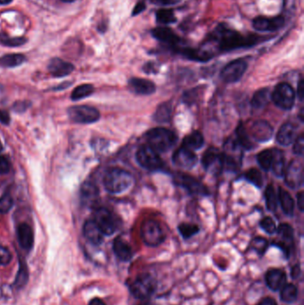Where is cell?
<instances>
[{
	"label": "cell",
	"instance_id": "obj_45",
	"mask_svg": "<svg viewBox=\"0 0 304 305\" xmlns=\"http://www.w3.org/2000/svg\"><path fill=\"white\" fill-rule=\"evenodd\" d=\"M260 225H261V229L269 235H273L277 231V226H276L275 222L270 217H265V218L262 219L261 222H260Z\"/></svg>",
	"mask_w": 304,
	"mask_h": 305
},
{
	"label": "cell",
	"instance_id": "obj_58",
	"mask_svg": "<svg viewBox=\"0 0 304 305\" xmlns=\"http://www.w3.org/2000/svg\"><path fill=\"white\" fill-rule=\"evenodd\" d=\"M71 85H72V82H64V83L60 84L59 86H56V87H53V88H52V90H63V89H65V88H67V87H70Z\"/></svg>",
	"mask_w": 304,
	"mask_h": 305
},
{
	"label": "cell",
	"instance_id": "obj_61",
	"mask_svg": "<svg viewBox=\"0 0 304 305\" xmlns=\"http://www.w3.org/2000/svg\"><path fill=\"white\" fill-rule=\"evenodd\" d=\"M61 1L65 2V3H73L75 0H61Z\"/></svg>",
	"mask_w": 304,
	"mask_h": 305
},
{
	"label": "cell",
	"instance_id": "obj_34",
	"mask_svg": "<svg viewBox=\"0 0 304 305\" xmlns=\"http://www.w3.org/2000/svg\"><path fill=\"white\" fill-rule=\"evenodd\" d=\"M171 105L169 103H163L161 104L159 107L156 109V113L154 114V120L163 124L167 123L170 120V115H171Z\"/></svg>",
	"mask_w": 304,
	"mask_h": 305
},
{
	"label": "cell",
	"instance_id": "obj_44",
	"mask_svg": "<svg viewBox=\"0 0 304 305\" xmlns=\"http://www.w3.org/2000/svg\"><path fill=\"white\" fill-rule=\"evenodd\" d=\"M14 206V199L10 194H5L0 197V214H8Z\"/></svg>",
	"mask_w": 304,
	"mask_h": 305
},
{
	"label": "cell",
	"instance_id": "obj_42",
	"mask_svg": "<svg viewBox=\"0 0 304 305\" xmlns=\"http://www.w3.org/2000/svg\"><path fill=\"white\" fill-rule=\"evenodd\" d=\"M177 229L182 237L185 239H189L199 232V227L190 223H181L180 225L177 227Z\"/></svg>",
	"mask_w": 304,
	"mask_h": 305
},
{
	"label": "cell",
	"instance_id": "obj_21",
	"mask_svg": "<svg viewBox=\"0 0 304 305\" xmlns=\"http://www.w3.org/2000/svg\"><path fill=\"white\" fill-rule=\"evenodd\" d=\"M129 87L133 93L143 96H149L156 92V84L151 80L142 78H131L129 80Z\"/></svg>",
	"mask_w": 304,
	"mask_h": 305
},
{
	"label": "cell",
	"instance_id": "obj_28",
	"mask_svg": "<svg viewBox=\"0 0 304 305\" xmlns=\"http://www.w3.org/2000/svg\"><path fill=\"white\" fill-rule=\"evenodd\" d=\"M270 98H271V94L268 87L261 88L255 92L251 102V105L254 109H262L268 105Z\"/></svg>",
	"mask_w": 304,
	"mask_h": 305
},
{
	"label": "cell",
	"instance_id": "obj_48",
	"mask_svg": "<svg viewBox=\"0 0 304 305\" xmlns=\"http://www.w3.org/2000/svg\"><path fill=\"white\" fill-rule=\"evenodd\" d=\"M11 170V163L6 157H0V175L8 174Z\"/></svg>",
	"mask_w": 304,
	"mask_h": 305
},
{
	"label": "cell",
	"instance_id": "obj_43",
	"mask_svg": "<svg viewBox=\"0 0 304 305\" xmlns=\"http://www.w3.org/2000/svg\"><path fill=\"white\" fill-rule=\"evenodd\" d=\"M251 247L260 256H262L268 249V241L263 237H256L253 240Z\"/></svg>",
	"mask_w": 304,
	"mask_h": 305
},
{
	"label": "cell",
	"instance_id": "obj_62",
	"mask_svg": "<svg viewBox=\"0 0 304 305\" xmlns=\"http://www.w3.org/2000/svg\"><path fill=\"white\" fill-rule=\"evenodd\" d=\"M3 150V145H2V143L0 141V152Z\"/></svg>",
	"mask_w": 304,
	"mask_h": 305
},
{
	"label": "cell",
	"instance_id": "obj_6",
	"mask_svg": "<svg viewBox=\"0 0 304 305\" xmlns=\"http://www.w3.org/2000/svg\"><path fill=\"white\" fill-rule=\"evenodd\" d=\"M136 160L141 167L148 171L161 170L163 166V162L156 150L148 145H142L136 154Z\"/></svg>",
	"mask_w": 304,
	"mask_h": 305
},
{
	"label": "cell",
	"instance_id": "obj_40",
	"mask_svg": "<svg viewBox=\"0 0 304 305\" xmlns=\"http://www.w3.org/2000/svg\"><path fill=\"white\" fill-rule=\"evenodd\" d=\"M245 178L258 189H261L263 185V178H262L261 171L255 168H252L250 170H248L245 173Z\"/></svg>",
	"mask_w": 304,
	"mask_h": 305
},
{
	"label": "cell",
	"instance_id": "obj_32",
	"mask_svg": "<svg viewBox=\"0 0 304 305\" xmlns=\"http://www.w3.org/2000/svg\"><path fill=\"white\" fill-rule=\"evenodd\" d=\"M25 55L22 54H8L0 58V66L5 68H14L25 62Z\"/></svg>",
	"mask_w": 304,
	"mask_h": 305
},
{
	"label": "cell",
	"instance_id": "obj_25",
	"mask_svg": "<svg viewBox=\"0 0 304 305\" xmlns=\"http://www.w3.org/2000/svg\"><path fill=\"white\" fill-rule=\"evenodd\" d=\"M113 252L117 258H119L123 262H129L132 259L133 252L131 246L128 242L123 239L121 237H117L113 241Z\"/></svg>",
	"mask_w": 304,
	"mask_h": 305
},
{
	"label": "cell",
	"instance_id": "obj_47",
	"mask_svg": "<svg viewBox=\"0 0 304 305\" xmlns=\"http://www.w3.org/2000/svg\"><path fill=\"white\" fill-rule=\"evenodd\" d=\"M303 149H304V138L303 135L301 134L297 137L295 138V141L293 144V152L297 156H300L301 157L303 155Z\"/></svg>",
	"mask_w": 304,
	"mask_h": 305
},
{
	"label": "cell",
	"instance_id": "obj_20",
	"mask_svg": "<svg viewBox=\"0 0 304 305\" xmlns=\"http://www.w3.org/2000/svg\"><path fill=\"white\" fill-rule=\"evenodd\" d=\"M16 236L20 247L23 250L31 251L34 246V232L27 223H21L16 228Z\"/></svg>",
	"mask_w": 304,
	"mask_h": 305
},
{
	"label": "cell",
	"instance_id": "obj_8",
	"mask_svg": "<svg viewBox=\"0 0 304 305\" xmlns=\"http://www.w3.org/2000/svg\"><path fill=\"white\" fill-rule=\"evenodd\" d=\"M67 113L70 120L75 124H94L100 119L99 111L90 106H71L67 110Z\"/></svg>",
	"mask_w": 304,
	"mask_h": 305
},
{
	"label": "cell",
	"instance_id": "obj_27",
	"mask_svg": "<svg viewBox=\"0 0 304 305\" xmlns=\"http://www.w3.org/2000/svg\"><path fill=\"white\" fill-rule=\"evenodd\" d=\"M204 138L200 131H193L191 134L188 135L182 142V146L191 151L198 150L203 146Z\"/></svg>",
	"mask_w": 304,
	"mask_h": 305
},
{
	"label": "cell",
	"instance_id": "obj_39",
	"mask_svg": "<svg viewBox=\"0 0 304 305\" xmlns=\"http://www.w3.org/2000/svg\"><path fill=\"white\" fill-rule=\"evenodd\" d=\"M236 137H237V143H238L239 146L247 149V150L253 148L254 145L248 137L247 131H246V129L242 124H240L236 130Z\"/></svg>",
	"mask_w": 304,
	"mask_h": 305
},
{
	"label": "cell",
	"instance_id": "obj_37",
	"mask_svg": "<svg viewBox=\"0 0 304 305\" xmlns=\"http://www.w3.org/2000/svg\"><path fill=\"white\" fill-rule=\"evenodd\" d=\"M265 201H266V206L268 211H276L278 208L279 198L276 194L275 189L272 185L267 186L265 190Z\"/></svg>",
	"mask_w": 304,
	"mask_h": 305
},
{
	"label": "cell",
	"instance_id": "obj_24",
	"mask_svg": "<svg viewBox=\"0 0 304 305\" xmlns=\"http://www.w3.org/2000/svg\"><path fill=\"white\" fill-rule=\"evenodd\" d=\"M296 138V128L293 124L286 123L280 127L277 134V141L284 146L293 144Z\"/></svg>",
	"mask_w": 304,
	"mask_h": 305
},
{
	"label": "cell",
	"instance_id": "obj_57",
	"mask_svg": "<svg viewBox=\"0 0 304 305\" xmlns=\"http://www.w3.org/2000/svg\"><path fill=\"white\" fill-rule=\"evenodd\" d=\"M258 305H277V302L273 298L266 297Z\"/></svg>",
	"mask_w": 304,
	"mask_h": 305
},
{
	"label": "cell",
	"instance_id": "obj_10",
	"mask_svg": "<svg viewBox=\"0 0 304 305\" xmlns=\"http://www.w3.org/2000/svg\"><path fill=\"white\" fill-rule=\"evenodd\" d=\"M247 67L248 65L245 59H235L222 69L221 78L226 83L237 82L247 72Z\"/></svg>",
	"mask_w": 304,
	"mask_h": 305
},
{
	"label": "cell",
	"instance_id": "obj_12",
	"mask_svg": "<svg viewBox=\"0 0 304 305\" xmlns=\"http://www.w3.org/2000/svg\"><path fill=\"white\" fill-rule=\"evenodd\" d=\"M286 24V18L284 15H278L274 17L258 16L253 20L254 29L262 33H274L278 32Z\"/></svg>",
	"mask_w": 304,
	"mask_h": 305
},
{
	"label": "cell",
	"instance_id": "obj_13",
	"mask_svg": "<svg viewBox=\"0 0 304 305\" xmlns=\"http://www.w3.org/2000/svg\"><path fill=\"white\" fill-rule=\"evenodd\" d=\"M286 185L291 189L300 188L303 184V165L299 160H293L285 171Z\"/></svg>",
	"mask_w": 304,
	"mask_h": 305
},
{
	"label": "cell",
	"instance_id": "obj_55",
	"mask_svg": "<svg viewBox=\"0 0 304 305\" xmlns=\"http://www.w3.org/2000/svg\"><path fill=\"white\" fill-rule=\"evenodd\" d=\"M297 204L300 211H303L304 209V196L303 192L298 193L297 195Z\"/></svg>",
	"mask_w": 304,
	"mask_h": 305
},
{
	"label": "cell",
	"instance_id": "obj_38",
	"mask_svg": "<svg viewBox=\"0 0 304 305\" xmlns=\"http://www.w3.org/2000/svg\"><path fill=\"white\" fill-rule=\"evenodd\" d=\"M272 159H273V150L271 149H266L258 154V164L264 171H268L270 170Z\"/></svg>",
	"mask_w": 304,
	"mask_h": 305
},
{
	"label": "cell",
	"instance_id": "obj_60",
	"mask_svg": "<svg viewBox=\"0 0 304 305\" xmlns=\"http://www.w3.org/2000/svg\"><path fill=\"white\" fill-rule=\"evenodd\" d=\"M13 2V0H0V6H6V5L10 4Z\"/></svg>",
	"mask_w": 304,
	"mask_h": 305
},
{
	"label": "cell",
	"instance_id": "obj_23",
	"mask_svg": "<svg viewBox=\"0 0 304 305\" xmlns=\"http://www.w3.org/2000/svg\"><path fill=\"white\" fill-rule=\"evenodd\" d=\"M266 284L272 291H279L286 283V274L281 269H269L265 277Z\"/></svg>",
	"mask_w": 304,
	"mask_h": 305
},
{
	"label": "cell",
	"instance_id": "obj_9",
	"mask_svg": "<svg viewBox=\"0 0 304 305\" xmlns=\"http://www.w3.org/2000/svg\"><path fill=\"white\" fill-rule=\"evenodd\" d=\"M94 221L104 236H112L119 227V222L115 215L106 208H98L93 215Z\"/></svg>",
	"mask_w": 304,
	"mask_h": 305
},
{
	"label": "cell",
	"instance_id": "obj_14",
	"mask_svg": "<svg viewBox=\"0 0 304 305\" xmlns=\"http://www.w3.org/2000/svg\"><path fill=\"white\" fill-rule=\"evenodd\" d=\"M151 34L156 40H159L162 43L166 44L171 49L180 46L182 43V40L177 36V33L167 26H160L153 29Z\"/></svg>",
	"mask_w": 304,
	"mask_h": 305
},
{
	"label": "cell",
	"instance_id": "obj_7",
	"mask_svg": "<svg viewBox=\"0 0 304 305\" xmlns=\"http://www.w3.org/2000/svg\"><path fill=\"white\" fill-rule=\"evenodd\" d=\"M272 101L280 109H292L295 101V91L290 84L282 82L277 85L271 94Z\"/></svg>",
	"mask_w": 304,
	"mask_h": 305
},
{
	"label": "cell",
	"instance_id": "obj_16",
	"mask_svg": "<svg viewBox=\"0 0 304 305\" xmlns=\"http://www.w3.org/2000/svg\"><path fill=\"white\" fill-rule=\"evenodd\" d=\"M202 164L207 171L212 173L219 172L223 169V154H221L215 147H210L204 152Z\"/></svg>",
	"mask_w": 304,
	"mask_h": 305
},
{
	"label": "cell",
	"instance_id": "obj_11",
	"mask_svg": "<svg viewBox=\"0 0 304 305\" xmlns=\"http://www.w3.org/2000/svg\"><path fill=\"white\" fill-rule=\"evenodd\" d=\"M174 183L178 187L188 190L192 195L206 196L209 194L206 187L203 185L202 182H200L197 178L190 175L177 173L174 177Z\"/></svg>",
	"mask_w": 304,
	"mask_h": 305
},
{
	"label": "cell",
	"instance_id": "obj_46",
	"mask_svg": "<svg viewBox=\"0 0 304 305\" xmlns=\"http://www.w3.org/2000/svg\"><path fill=\"white\" fill-rule=\"evenodd\" d=\"M13 259L11 252L8 248L0 243V266H7L11 262Z\"/></svg>",
	"mask_w": 304,
	"mask_h": 305
},
{
	"label": "cell",
	"instance_id": "obj_30",
	"mask_svg": "<svg viewBox=\"0 0 304 305\" xmlns=\"http://www.w3.org/2000/svg\"><path fill=\"white\" fill-rule=\"evenodd\" d=\"M279 201L283 211L288 216H292L294 211V201L289 193L284 189H279Z\"/></svg>",
	"mask_w": 304,
	"mask_h": 305
},
{
	"label": "cell",
	"instance_id": "obj_18",
	"mask_svg": "<svg viewBox=\"0 0 304 305\" xmlns=\"http://www.w3.org/2000/svg\"><path fill=\"white\" fill-rule=\"evenodd\" d=\"M47 70L52 76L54 78H63V77L68 76L69 74L74 71V66L73 64L66 62L65 60L58 57L51 59Z\"/></svg>",
	"mask_w": 304,
	"mask_h": 305
},
{
	"label": "cell",
	"instance_id": "obj_63",
	"mask_svg": "<svg viewBox=\"0 0 304 305\" xmlns=\"http://www.w3.org/2000/svg\"><path fill=\"white\" fill-rule=\"evenodd\" d=\"M140 305H145V304H140Z\"/></svg>",
	"mask_w": 304,
	"mask_h": 305
},
{
	"label": "cell",
	"instance_id": "obj_36",
	"mask_svg": "<svg viewBox=\"0 0 304 305\" xmlns=\"http://www.w3.org/2000/svg\"><path fill=\"white\" fill-rule=\"evenodd\" d=\"M280 298L283 301L291 303L297 299L298 296V289L293 284H287L280 289Z\"/></svg>",
	"mask_w": 304,
	"mask_h": 305
},
{
	"label": "cell",
	"instance_id": "obj_59",
	"mask_svg": "<svg viewBox=\"0 0 304 305\" xmlns=\"http://www.w3.org/2000/svg\"><path fill=\"white\" fill-rule=\"evenodd\" d=\"M88 305H106L103 300L101 299H99V298H94V299H92L90 301H89V303Z\"/></svg>",
	"mask_w": 304,
	"mask_h": 305
},
{
	"label": "cell",
	"instance_id": "obj_31",
	"mask_svg": "<svg viewBox=\"0 0 304 305\" xmlns=\"http://www.w3.org/2000/svg\"><path fill=\"white\" fill-rule=\"evenodd\" d=\"M29 281V270L26 265V262L22 257H19V270L14 282V287L17 289H21L25 287L26 284Z\"/></svg>",
	"mask_w": 304,
	"mask_h": 305
},
{
	"label": "cell",
	"instance_id": "obj_4",
	"mask_svg": "<svg viewBox=\"0 0 304 305\" xmlns=\"http://www.w3.org/2000/svg\"><path fill=\"white\" fill-rule=\"evenodd\" d=\"M157 282L149 273H142L130 285L131 294L139 300H145L156 293Z\"/></svg>",
	"mask_w": 304,
	"mask_h": 305
},
{
	"label": "cell",
	"instance_id": "obj_2",
	"mask_svg": "<svg viewBox=\"0 0 304 305\" xmlns=\"http://www.w3.org/2000/svg\"><path fill=\"white\" fill-rule=\"evenodd\" d=\"M133 177L129 171L120 168L110 169L104 177V187L111 194H119L130 189L133 184Z\"/></svg>",
	"mask_w": 304,
	"mask_h": 305
},
{
	"label": "cell",
	"instance_id": "obj_26",
	"mask_svg": "<svg viewBox=\"0 0 304 305\" xmlns=\"http://www.w3.org/2000/svg\"><path fill=\"white\" fill-rule=\"evenodd\" d=\"M98 196V189L92 182H84L80 189L81 201L87 205L94 203Z\"/></svg>",
	"mask_w": 304,
	"mask_h": 305
},
{
	"label": "cell",
	"instance_id": "obj_54",
	"mask_svg": "<svg viewBox=\"0 0 304 305\" xmlns=\"http://www.w3.org/2000/svg\"><path fill=\"white\" fill-rule=\"evenodd\" d=\"M300 273H301V270H300V265L296 264V265L293 266V268H292L291 276H292L293 280H297L300 276Z\"/></svg>",
	"mask_w": 304,
	"mask_h": 305
},
{
	"label": "cell",
	"instance_id": "obj_41",
	"mask_svg": "<svg viewBox=\"0 0 304 305\" xmlns=\"http://www.w3.org/2000/svg\"><path fill=\"white\" fill-rule=\"evenodd\" d=\"M27 42L25 38H11L5 33H0V44L6 47H20Z\"/></svg>",
	"mask_w": 304,
	"mask_h": 305
},
{
	"label": "cell",
	"instance_id": "obj_50",
	"mask_svg": "<svg viewBox=\"0 0 304 305\" xmlns=\"http://www.w3.org/2000/svg\"><path fill=\"white\" fill-rule=\"evenodd\" d=\"M145 9H146V4H145V0H139L132 11V16L140 15L141 13L145 11Z\"/></svg>",
	"mask_w": 304,
	"mask_h": 305
},
{
	"label": "cell",
	"instance_id": "obj_19",
	"mask_svg": "<svg viewBox=\"0 0 304 305\" xmlns=\"http://www.w3.org/2000/svg\"><path fill=\"white\" fill-rule=\"evenodd\" d=\"M251 134L256 141L267 142L273 136V128L266 120H256L251 127Z\"/></svg>",
	"mask_w": 304,
	"mask_h": 305
},
{
	"label": "cell",
	"instance_id": "obj_5",
	"mask_svg": "<svg viewBox=\"0 0 304 305\" xmlns=\"http://www.w3.org/2000/svg\"><path fill=\"white\" fill-rule=\"evenodd\" d=\"M140 236L144 243L151 247H158L166 237L162 227L155 220H146L142 223Z\"/></svg>",
	"mask_w": 304,
	"mask_h": 305
},
{
	"label": "cell",
	"instance_id": "obj_3",
	"mask_svg": "<svg viewBox=\"0 0 304 305\" xmlns=\"http://www.w3.org/2000/svg\"><path fill=\"white\" fill-rule=\"evenodd\" d=\"M146 141L156 152H165L173 147L177 142V136L166 128H155L145 135Z\"/></svg>",
	"mask_w": 304,
	"mask_h": 305
},
{
	"label": "cell",
	"instance_id": "obj_56",
	"mask_svg": "<svg viewBox=\"0 0 304 305\" xmlns=\"http://www.w3.org/2000/svg\"><path fill=\"white\" fill-rule=\"evenodd\" d=\"M144 71L146 73H156V65L153 63H147L144 66Z\"/></svg>",
	"mask_w": 304,
	"mask_h": 305
},
{
	"label": "cell",
	"instance_id": "obj_15",
	"mask_svg": "<svg viewBox=\"0 0 304 305\" xmlns=\"http://www.w3.org/2000/svg\"><path fill=\"white\" fill-rule=\"evenodd\" d=\"M172 162L178 167L183 168L186 170H191L197 164V157L193 151L181 145L179 148H177L174 152Z\"/></svg>",
	"mask_w": 304,
	"mask_h": 305
},
{
	"label": "cell",
	"instance_id": "obj_29",
	"mask_svg": "<svg viewBox=\"0 0 304 305\" xmlns=\"http://www.w3.org/2000/svg\"><path fill=\"white\" fill-rule=\"evenodd\" d=\"M271 169L273 173L277 177L281 178L285 173V158L281 150H273V159H272Z\"/></svg>",
	"mask_w": 304,
	"mask_h": 305
},
{
	"label": "cell",
	"instance_id": "obj_22",
	"mask_svg": "<svg viewBox=\"0 0 304 305\" xmlns=\"http://www.w3.org/2000/svg\"><path fill=\"white\" fill-rule=\"evenodd\" d=\"M83 235L87 241L94 246H100L104 242V234L93 220H89L85 222L83 226Z\"/></svg>",
	"mask_w": 304,
	"mask_h": 305
},
{
	"label": "cell",
	"instance_id": "obj_53",
	"mask_svg": "<svg viewBox=\"0 0 304 305\" xmlns=\"http://www.w3.org/2000/svg\"><path fill=\"white\" fill-rule=\"evenodd\" d=\"M298 87L297 88V96H298V98H299L300 101H302L304 96V82L302 79H300L299 84H298V87Z\"/></svg>",
	"mask_w": 304,
	"mask_h": 305
},
{
	"label": "cell",
	"instance_id": "obj_35",
	"mask_svg": "<svg viewBox=\"0 0 304 305\" xmlns=\"http://www.w3.org/2000/svg\"><path fill=\"white\" fill-rule=\"evenodd\" d=\"M95 88L91 84H82L74 88L72 93V100L78 101L83 98H88L90 95L94 93Z\"/></svg>",
	"mask_w": 304,
	"mask_h": 305
},
{
	"label": "cell",
	"instance_id": "obj_49",
	"mask_svg": "<svg viewBox=\"0 0 304 305\" xmlns=\"http://www.w3.org/2000/svg\"><path fill=\"white\" fill-rule=\"evenodd\" d=\"M151 4L156 5V6H162V7H169V6H173V5L178 4L181 0H147Z\"/></svg>",
	"mask_w": 304,
	"mask_h": 305
},
{
	"label": "cell",
	"instance_id": "obj_17",
	"mask_svg": "<svg viewBox=\"0 0 304 305\" xmlns=\"http://www.w3.org/2000/svg\"><path fill=\"white\" fill-rule=\"evenodd\" d=\"M280 237V241L275 243L285 253L286 257H289L293 243V229L291 226L284 223L277 228V231Z\"/></svg>",
	"mask_w": 304,
	"mask_h": 305
},
{
	"label": "cell",
	"instance_id": "obj_52",
	"mask_svg": "<svg viewBox=\"0 0 304 305\" xmlns=\"http://www.w3.org/2000/svg\"><path fill=\"white\" fill-rule=\"evenodd\" d=\"M28 106H29V104L25 102H16L13 107L16 112H22V111H25L28 108Z\"/></svg>",
	"mask_w": 304,
	"mask_h": 305
},
{
	"label": "cell",
	"instance_id": "obj_33",
	"mask_svg": "<svg viewBox=\"0 0 304 305\" xmlns=\"http://www.w3.org/2000/svg\"><path fill=\"white\" fill-rule=\"evenodd\" d=\"M156 22L159 24L168 25L177 22V18L174 15V11L170 8H162L156 12Z\"/></svg>",
	"mask_w": 304,
	"mask_h": 305
},
{
	"label": "cell",
	"instance_id": "obj_1",
	"mask_svg": "<svg viewBox=\"0 0 304 305\" xmlns=\"http://www.w3.org/2000/svg\"><path fill=\"white\" fill-rule=\"evenodd\" d=\"M262 40L263 38L258 36L257 34L250 33L249 35H245L229 28L224 23H221L209 34L205 44H212L220 52H230L242 48H250Z\"/></svg>",
	"mask_w": 304,
	"mask_h": 305
},
{
	"label": "cell",
	"instance_id": "obj_51",
	"mask_svg": "<svg viewBox=\"0 0 304 305\" xmlns=\"http://www.w3.org/2000/svg\"><path fill=\"white\" fill-rule=\"evenodd\" d=\"M10 115L7 111L5 110H0V123L5 124V125H9L10 124Z\"/></svg>",
	"mask_w": 304,
	"mask_h": 305
}]
</instances>
